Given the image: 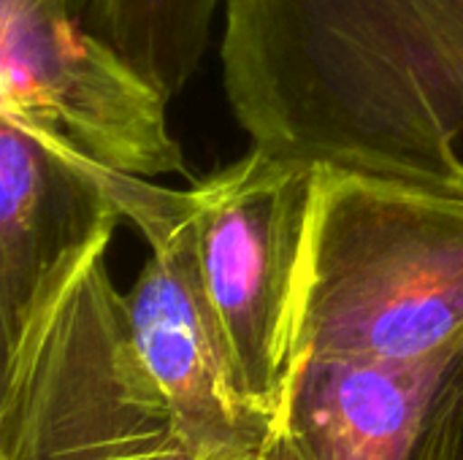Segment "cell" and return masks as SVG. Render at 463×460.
I'll return each mask as SVG.
<instances>
[{"label": "cell", "mask_w": 463, "mask_h": 460, "mask_svg": "<svg viewBox=\"0 0 463 460\" xmlns=\"http://www.w3.org/2000/svg\"><path fill=\"white\" fill-rule=\"evenodd\" d=\"M0 460H260V450L193 445L163 404H128L24 439Z\"/></svg>", "instance_id": "cell-9"}, {"label": "cell", "mask_w": 463, "mask_h": 460, "mask_svg": "<svg viewBox=\"0 0 463 460\" xmlns=\"http://www.w3.org/2000/svg\"><path fill=\"white\" fill-rule=\"evenodd\" d=\"M109 179L125 220L152 249L125 293L133 344L146 374L193 445L263 450L271 420L244 396L206 296L193 233V192L165 190L114 168Z\"/></svg>", "instance_id": "cell-5"}, {"label": "cell", "mask_w": 463, "mask_h": 460, "mask_svg": "<svg viewBox=\"0 0 463 460\" xmlns=\"http://www.w3.org/2000/svg\"><path fill=\"white\" fill-rule=\"evenodd\" d=\"M255 149L463 201V0H225Z\"/></svg>", "instance_id": "cell-1"}, {"label": "cell", "mask_w": 463, "mask_h": 460, "mask_svg": "<svg viewBox=\"0 0 463 460\" xmlns=\"http://www.w3.org/2000/svg\"><path fill=\"white\" fill-rule=\"evenodd\" d=\"M461 344L412 363L298 355L260 460H412Z\"/></svg>", "instance_id": "cell-7"}, {"label": "cell", "mask_w": 463, "mask_h": 460, "mask_svg": "<svg viewBox=\"0 0 463 460\" xmlns=\"http://www.w3.org/2000/svg\"><path fill=\"white\" fill-rule=\"evenodd\" d=\"M125 214L109 168L0 114V339L92 252L111 244Z\"/></svg>", "instance_id": "cell-6"}, {"label": "cell", "mask_w": 463, "mask_h": 460, "mask_svg": "<svg viewBox=\"0 0 463 460\" xmlns=\"http://www.w3.org/2000/svg\"><path fill=\"white\" fill-rule=\"evenodd\" d=\"M222 0H87V24L171 103L198 73Z\"/></svg>", "instance_id": "cell-8"}, {"label": "cell", "mask_w": 463, "mask_h": 460, "mask_svg": "<svg viewBox=\"0 0 463 460\" xmlns=\"http://www.w3.org/2000/svg\"><path fill=\"white\" fill-rule=\"evenodd\" d=\"M412 460H463V344L437 385Z\"/></svg>", "instance_id": "cell-10"}, {"label": "cell", "mask_w": 463, "mask_h": 460, "mask_svg": "<svg viewBox=\"0 0 463 460\" xmlns=\"http://www.w3.org/2000/svg\"><path fill=\"white\" fill-rule=\"evenodd\" d=\"M323 165L250 149L190 187L206 296L250 404L274 420L298 352Z\"/></svg>", "instance_id": "cell-3"}, {"label": "cell", "mask_w": 463, "mask_h": 460, "mask_svg": "<svg viewBox=\"0 0 463 460\" xmlns=\"http://www.w3.org/2000/svg\"><path fill=\"white\" fill-rule=\"evenodd\" d=\"M0 114L130 176L187 174L168 100L87 24V0H0Z\"/></svg>", "instance_id": "cell-4"}, {"label": "cell", "mask_w": 463, "mask_h": 460, "mask_svg": "<svg viewBox=\"0 0 463 460\" xmlns=\"http://www.w3.org/2000/svg\"><path fill=\"white\" fill-rule=\"evenodd\" d=\"M463 342V201L323 168L298 355L412 363Z\"/></svg>", "instance_id": "cell-2"}]
</instances>
